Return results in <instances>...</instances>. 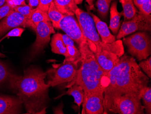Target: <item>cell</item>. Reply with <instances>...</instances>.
Wrapping results in <instances>:
<instances>
[{
	"instance_id": "1",
	"label": "cell",
	"mask_w": 151,
	"mask_h": 114,
	"mask_svg": "<svg viewBox=\"0 0 151 114\" xmlns=\"http://www.w3.org/2000/svg\"><path fill=\"white\" fill-rule=\"evenodd\" d=\"M47 72L36 68L25 70L23 76L11 73V88L25 107L27 114H45L50 86L45 82Z\"/></svg>"
},
{
	"instance_id": "2",
	"label": "cell",
	"mask_w": 151,
	"mask_h": 114,
	"mask_svg": "<svg viewBox=\"0 0 151 114\" xmlns=\"http://www.w3.org/2000/svg\"><path fill=\"white\" fill-rule=\"evenodd\" d=\"M109 82L104 97L116 92L134 91L142 95L148 86L149 78L142 71L132 56L124 54L108 73Z\"/></svg>"
},
{
	"instance_id": "3",
	"label": "cell",
	"mask_w": 151,
	"mask_h": 114,
	"mask_svg": "<svg viewBox=\"0 0 151 114\" xmlns=\"http://www.w3.org/2000/svg\"><path fill=\"white\" fill-rule=\"evenodd\" d=\"M78 46L81 54V64L74 80L68 84L67 87L68 88L74 84L80 86L84 92V100L89 95L104 94L109 79L108 75L104 72L98 64L87 41L81 42Z\"/></svg>"
},
{
	"instance_id": "4",
	"label": "cell",
	"mask_w": 151,
	"mask_h": 114,
	"mask_svg": "<svg viewBox=\"0 0 151 114\" xmlns=\"http://www.w3.org/2000/svg\"><path fill=\"white\" fill-rule=\"evenodd\" d=\"M141 96L134 91L116 92L104 97V114H143Z\"/></svg>"
},
{
	"instance_id": "5",
	"label": "cell",
	"mask_w": 151,
	"mask_h": 114,
	"mask_svg": "<svg viewBox=\"0 0 151 114\" xmlns=\"http://www.w3.org/2000/svg\"><path fill=\"white\" fill-rule=\"evenodd\" d=\"M93 52L100 66L108 75L124 54V49L122 41L117 40L113 43L106 44L103 48H96Z\"/></svg>"
},
{
	"instance_id": "6",
	"label": "cell",
	"mask_w": 151,
	"mask_h": 114,
	"mask_svg": "<svg viewBox=\"0 0 151 114\" xmlns=\"http://www.w3.org/2000/svg\"><path fill=\"white\" fill-rule=\"evenodd\" d=\"M122 42L127 47L128 53L138 61L146 59L151 55V37L147 31H139L124 37Z\"/></svg>"
},
{
	"instance_id": "7",
	"label": "cell",
	"mask_w": 151,
	"mask_h": 114,
	"mask_svg": "<svg viewBox=\"0 0 151 114\" xmlns=\"http://www.w3.org/2000/svg\"><path fill=\"white\" fill-rule=\"evenodd\" d=\"M75 15L78 20L80 28L87 43L92 51L96 47H103L106 44L103 43L96 30L92 17L88 13L78 8Z\"/></svg>"
},
{
	"instance_id": "8",
	"label": "cell",
	"mask_w": 151,
	"mask_h": 114,
	"mask_svg": "<svg viewBox=\"0 0 151 114\" xmlns=\"http://www.w3.org/2000/svg\"><path fill=\"white\" fill-rule=\"evenodd\" d=\"M151 30V15L147 16L141 12L137 14L129 21L123 22L116 36V40H120L136 31Z\"/></svg>"
},
{
	"instance_id": "9",
	"label": "cell",
	"mask_w": 151,
	"mask_h": 114,
	"mask_svg": "<svg viewBox=\"0 0 151 114\" xmlns=\"http://www.w3.org/2000/svg\"><path fill=\"white\" fill-rule=\"evenodd\" d=\"M77 68L78 66L73 63L63 61L58 68L47 71L50 77L47 84L52 87L64 83L69 84L75 78L78 71Z\"/></svg>"
},
{
	"instance_id": "10",
	"label": "cell",
	"mask_w": 151,
	"mask_h": 114,
	"mask_svg": "<svg viewBox=\"0 0 151 114\" xmlns=\"http://www.w3.org/2000/svg\"><path fill=\"white\" fill-rule=\"evenodd\" d=\"M36 38L32 46L31 58L36 57L44 50L50 41V35L55 31L50 21L40 22L35 25Z\"/></svg>"
},
{
	"instance_id": "11",
	"label": "cell",
	"mask_w": 151,
	"mask_h": 114,
	"mask_svg": "<svg viewBox=\"0 0 151 114\" xmlns=\"http://www.w3.org/2000/svg\"><path fill=\"white\" fill-rule=\"evenodd\" d=\"M26 27L31 28L35 30V25L30 19L16 11H14L0 22V37L13 29Z\"/></svg>"
},
{
	"instance_id": "12",
	"label": "cell",
	"mask_w": 151,
	"mask_h": 114,
	"mask_svg": "<svg viewBox=\"0 0 151 114\" xmlns=\"http://www.w3.org/2000/svg\"><path fill=\"white\" fill-rule=\"evenodd\" d=\"M59 29L63 30L78 45L81 42L87 41L73 16L64 15L59 23Z\"/></svg>"
},
{
	"instance_id": "13",
	"label": "cell",
	"mask_w": 151,
	"mask_h": 114,
	"mask_svg": "<svg viewBox=\"0 0 151 114\" xmlns=\"http://www.w3.org/2000/svg\"><path fill=\"white\" fill-rule=\"evenodd\" d=\"M82 103V114H104V94L89 95Z\"/></svg>"
},
{
	"instance_id": "14",
	"label": "cell",
	"mask_w": 151,
	"mask_h": 114,
	"mask_svg": "<svg viewBox=\"0 0 151 114\" xmlns=\"http://www.w3.org/2000/svg\"><path fill=\"white\" fill-rule=\"evenodd\" d=\"M22 104L18 97L0 96V114H19Z\"/></svg>"
},
{
	"instance_id": "15",
	"label": "cell",
	"mask_w": 151,
	"mask_h": 114,
	"mask_svg": "<svg viewBox=\"0 0 151 114\" xmlns=\"http://www.w3.org/2000/svg\"><path fill=\"white\" fill-rule=\"evenodd\" d=\"M91 14L102 42L105 44H109L115 41L116 37L111 34L106 24L101 21L97 16L93 14Z\"/></svg>"
},
{
	"instance_id": "16",
	"label": "cell",
	"mask_w": 151,
	"mask_h": 114,
	"mask_svg": "<svg viewBox=\"0 0 151 114\" xmlns=\"http://www.w3.org/2000/svg\"><path fill=\"white\" fill-rule=\"evenodd\" d=\"M123 15V12H119L117 10V2L114 1L110 9V23L109 29L114 35L117 34L120 28V18Z\"/></svg>"
},
{
	"instance_id": "17",
	"label": "cell",
	"mask_w": 151,
	"mask_h": 114,
	"mask_svg": "<svg viewBox=\"0 0 151 114\" xmlns=\"http://www.w3.org/2000/svg\"><path fill=\"white\" fill-rule=\"evenodd\" d=\"M56 8L64 15L74 16L78 7L74 0H53Z\"/></svg>"
},
{
	"instance_id": "18",
	"label": "cell",
	"mask_w": 151,
	"mask_h": 114,
	"mask_svg": "<svg viewBox=\"0 0 151 114\" xmlns=\"http://www.w3.org/2000/svg\"><path fill=\"white\" fill-rule=\"evenodd\" d=\"M66 93L58 97L56 99L62 96L65 95H70L73 96L74 99V102L78 106L79 108H80L81 105L83 101L84 97V92L83 89L79 85L74 84L68 87Z\"/></svg>"
},
{
	"instance_id": "19",
	"label": "cell",
	"mask_w": 151,
	"mask_h": 114,
	"mask_svg": "<svg viewBox=\"0 0 151 114\" xmlns=\"http://www.w3.org/2000/svg\"><path fill=\"white\" fill-rule=\"evenodd\" d=\"M119 2L123 7V22L129 21L139 12L134 4L133 0H119Z\"/></svg>"
},
{
	"instance_id": "20",
	"label": "cell",
	"mask_w": 151,
	"mask_h": 114,
	"mask_svg": "<svg viewBox=\"0 0 151 114\" xmlns=\"http://www.w3.org/2000/svg\"><path fill=\"white\" fill-rule=\"evenodd\" d=\"M62 36V34L60 33L53 35L51 39L50 46L52 52L65 57L67 55V48L63 43Z\"/></svg>"
},
{
	"instance_id": "21",
	"label": "cell",
	"mask_w": 151,
	"mask_h": 114,
	"mask_svg": "<svg viewBox=\"0 0 151 114\" xmlns=\"http://www.w3.org/2000/svg\"><path fill=\"white\" fill-rule=\"evenodd\" d=\"M47 13L53 28L59 29V23L64 15L56 8L53 1L51 4Z\"/></svg>"
},
{
	"instance_id": "22",
	"label": "cell",
	"mask_w": 151,
	"mask_h": 114,
	"mask_svg": "<svg viewBox=\"0 0 151 114\" xmlns=\"http://www.w3.org/2000/svg\"><path fill=\"white\" fill-rule=\"evenodd\" d=\"M67 55L65 56L64 61L73 63L78 66V63L80 62L81 54L79 49L75 46H66Z\"/></svg>"
},
{
	"instance_id": "23",
	"label": "cell",
	"mask_w": 151,
	"mask_h": 114,
	"mask_svg": "<svg viewBox=\"0 0 151 114\" xmlns=\"http://www.w3.org/2000/svg\"><path fill=\"white\" fill-rule=\"evenodd\" d=\"M30 21L35 25L40 22L50 21L47 13L37 8H34Z\"/></svg>"
},
{
	"instance_id": "24",
	"label": "cell",
	"mask_w": 151,
	"mask_h": 114,
	"mask_svg": "<svg viewBox=\"0 0 151 114\" xmlns=\"http://www.w3.org/2000/svg\"><path fill=\"white\" fill-rule=\"evenodd\" d=\"M141 99H142L144 110L146 114H151V88L147 87L143 91Z\"/></svg>"
},
{
	"instance_id": "25",
	"label": "cell",
	"mask_w": 151,
	"mask_h": 114,
	"mask_svg": "<svg viewBox=\"0 0 151 114\" xmlns=\"http://www.w3.org/2000/svg\"><path fill=\"white\" fill-rule=\"evenodd\" d=\"M113 0H97L96 3L98 13L102 17L106 18L107 16L111 2Z\"/></svg>"
},
{
	"instance_id": "26",
	"label": "cell",
	"mask_w": 151,
	"mask_h": 114,
	"mask_svg": "<svg viewBox=\"0 0 151 114\" xmlns=\"http://www.w3.org/2000/svg\"><path fill=\"white\" fill-rule=\"evenodd\" d=\"M24 30V29L22 28H17L13 29L5 34L1 39H0V43L2 41V40H4L6 38H9L10 37H20ZM6 56L4 54L0 52V57L4 58Z\"/></svg>"
},
{
	"instance_id": "27",
	"label": "cell",
	"mask_w": 151,
	"mask_h": 114,
	"mask_svg": "<svg viewBox=\"0 0 151 114\" xmlns=\"http://www.w3.org/2000/svg\"><path fill=\"white\" fill-rule=\"evenodd\" d=\"M14 9L16 12L30 19L34 8H32L29 5H26L25 6H17L14 8Z\"/></svg>"
},
{
	"instance_id": "28",
	"label": "cell",
	"mask_w": 151,
	"mask_h": 114,
	"mask_svg": "<svg viewBox=\"0 0 151 114\" xmlns=\"http://www.w3.org/2000/svg\"><path fill=\"white\" fill-rule=\"evenodd\" d=\"M139 68L145 73L148 78L151 77V58L150 56L149 57L145 60L141 61L138 65Z\"/></svg>"
},
{
	"instance_id": "29",
	"label": "cell",
	"mask_w": 151,
	"mask_h": 114,
	"mask_svg": "<svg viewBox=\"0 0 151 114\" xmlns=\"http://www.w3.org/2000/svg\"><path fill=\"white\" fill-rule=\"evenodd\" d=\"M11 73L6 65L0 61V85L9 79Z\"/></svg>"
},
{
	"instance_id": "30",
	"label": "cell",
	"mask_w": 151,
	"mask_h": 114,
	"mask_svg": "<svg viewBox=\"0 0 151 114\" xmlns=\"http://www.w3.org/2000/svg\"><path fill=\"white\" fill-rule=\"evenodd\" d=\"M14 11L15 10L13 7L5 3L4 5L0 7V20L8 16Z\"/></svg>"
},
{
	"instance_id": "31",
	"label": "cell",
	"mask_w": 151,
	"mask_h": 114,
	"mask_svg": "<svg viewBox=\"0 0 151 114\" xmlns=\"http://www.w3.org/2000/svg\"><path fill=\"white\" fill-rule=\"evenodd\" d=\"M138 9L143 14L147 16H151V0H147L139 7Z\"/></svg>"
},
{
	"instance_id": "32",
	"label": "cell",
	"mask_w": 151,
	"mask_h": 114,
	"mask_svg": "<svg viewBox=\"0 0 151 114\" xmlns=\"http://www.w3.org/2000/svg\"><path fill=\"white\" fill-rule=\"evenodd\" d=\"M53 0H40V3L36 8L47 13Z\"/></svg>"
},
{
	"instance_id": "33",
	"label": "cell",
	"mask_w": 151,
	"mask_h": 114,
	"mask_svg": "<svg viewBox=\"0 0 151 114\" xmlns=\"http://www.w3.org/2000/svg\"><path fill=\"white\" fill-rule=\"evenodd\" d=\"M5 3H7L13 8L17 6L26 5L25 0H6Z\"/></svg>"
},
{
	"instance_id": "34",
	"label": "cell",
	"mask_w": 151,
	"mask_h": 114,
	"mask_svg": "<svg viewBox=\"0 0 151 114\" xmlns=\"http://www.w3.org/2000/svg\"><path fill=\"white\" fill-rule=\"evenodd\" d=\"M62 39L65 46H75L73 39L66 34L62 35Z\"/></svg>"
},
{
	"instance_id": "35",
	"label": "cell",
	"mask_w": 151,
	"mask_h": 114,
	"mask_svg": "<svg viewBox=\"0 0 151 114\" xmlns=\"http://www.w3.org/2000/svg\"><path fill=\"white\" fill-rule=\"evenodd\" d=\"M29 6L32 8L37 7L40 3V0H28Z\"/></svg>"
},
{
	"instance_id": "36",
	"label": "cell",
	"mask_w": 151,
	"mask_h": 114,
	"mask_svg": "<svg viewBox=\"0 0 151 114\" xmlns=\"http://www.w3.org/2000/svg\"><path fill=\"white\" fill-rule=\"evenodd\" d=\"M146 1L147 0H133V1L135 6L138 8L140 6Z\"/></svg>"
},
{
	"instance_id": "37",
	"label": "cell",
	"mask_w": 151,
	"mask_h": 114,
	"mask_svg": "<svg viewBox=\"0 0 151 114\" xmlns=\"http://www.w3.org/2000/svg\"><path fill=\"white\" fill-rule=\"evenodd\" d=\"M93 1L94 0H86V1L90 7L93 6Z\"/></svg>"
},
{
	"instance_id": "38",
	"label": "cell",
	"mask_w": 151,
	"mask_h": 114,
	"mask_svg": "<svg viewBox=\"0 0 151 114\" xmlns=\"http://www.w3.org/2000/svg\"><path fill=\"white\" fill-rule=\"evenodd\" d=\"M74 1L76 5H79L82 3L83 0H74Z\"/></svg>"
},
{
	"instance_id": "39",
	"label": "cell",
	"mask_w": 151,
	"mask_h": 114,
	"mask_svg": "<svg viewBox=\"0 0 151 114\" xmlns=\"http://www.w3.org/2000/svg\"><path fill=\"white\" fill-rule=\"evenodd\" d=\"M6 2V0H0V7H1L2 5H4Z\"/></svg>"
}]
</instances>
